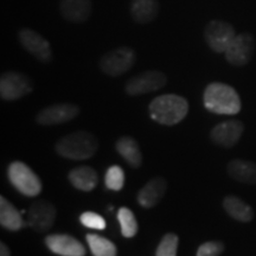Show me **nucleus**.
Returning <instances> with one entry per match:
<instances>
[{
  "label": "nucleus",
  "mask_w": 256,
  "mask_h": 256,
  "mask_svg": "<svg viewBox=\"0 0 256 256\" xmlns=\"http://www.w3.org/2000/svg\"><path fill=\"white\" fill-rule=\"evenodd\" d=\"M57 211L48 200H36L31 204L28 212V226L37 232H46L52 228Z\"/></svg>",
  "instance_id": "nucleus-11"
},
{
  "label": "nucleus",
  "mask_w": 256,
  "mask_h": 256,
  "mask_svg": "<svg viewBox=\"0 0 256 256\" xmlns=\"http://www.w3.org/2000/svg\"><path fill=\"white\" fill-rule=\"evenodd\" d=\"M151 118L165 126H174L185 119L188 112L186 98L177 94H165L156 98L148 106Z\"/></svg>",
  "instance_id": "nucleus-2"
},
{
  "label": "nucleus",
  "mask_w": 256,
  "mask_h": 256,
  "mask_svg": "<svg viewBox=\"0 0 256 256\" xmlns=\"http://www.w3.org/2000/svg\"><path fill=\"white\" fill-rule=\"evenodd\" d=\"M158 0H130V17L138 24H150L159 16Z\"/></svg>",
  "instance_id": "nucleus-17"
},
{
  "label": "nucleus",
  "mask_w": 256,
  "mask_h": 256,
  "mask_svg": "<svg viewBox=\"0 0 256 256\" xmlns=\"http://www.w3.org/2000/svg\"><path fill=\"white\" fill-rule=\"evenodd\" d=\"M69 180L78 190L89 192L94 190L98 183V174L92 168L80 166L69 172Z\"/></svg>",
  "instance_id": "nucleus-20"
},
{
  "label": "nucleus",
  "mask_w": 256,
  "mask_h": 256,
  "mask_svg": "<svg viewBox=\"0 0 256 256\" xmlns=\"http://www.w3.org/2000/svg\"><path fill=\"white\" fill-rule=\"evenodd\" d=\"M178 236L174 234H166L156 248V256H177Z\"/></svg>",
  "instance_id": "nucleus-26"
},
{
  "label": "nucleus",
  "mask_w": 256,
  "mask_h": 256,
  "mask_svg": "<svg viewBox=\"0 0 256 256\" xmlns=\"http://www.w3.org/2000/svg\"><path fill=\"white\" fill-rule=\"evenodd\" d=\"M168 190V182L164 178L156 177L147 182L138 194V202L144 208H153L160 203Z\"/></svg>",
  "instance_id": "nucleus-16"
},
{
  "label": "nucleus",
  "mask_w": 256,
  "mask_h": 256,
  "mask_svg": "<svg viewBox=\"0 0 256 256\" xmlns=\"http://www.w3.org/2000/svg\"><path fill=\"white\" fill-rule=\"evenodd\" d=\"M80 220L87 228L96 230H104L106 228V220L104 217L92 212V211H86V212H83L81 217H80Z\"/></svg>",
  "instance_id": "nucleus-27"
},
{
  "label": "nucleus",
  "mask_w": 256,
  "mask_h": 256,
  "mask_svg": "<svg viewBox=\"0 0 256 256\" xmlns=\"http://www.w3.org/2000/svg\"><path fill=\"white\" fill-rule=\"evenodd\" d=\"M136 56L132 48L120 46L106 52L100 58V70L110 78H118L132 69Z\"/></svg>",
  "instance_id": "nucleus-4"
},
{
  "label": "nucleus",
  "mask_w": 256,
  "mask_h": 256,
  "mask_svg": "<svg viewBox=\"0 0 256 256\" xmlns=\"http://www.w3.org/2000/svg\"><path fill=\"white\" fill-rule=\"evenodd\" d=\"M118 220L120 222L121 234L124 238H134L138 232V222L133 211L128 208H120L118 211Z\"/></svg>",
  "instance_id": "nucleus-24"
},
{
  "label": "nucleus",
  "mask_w": 256,
  "mask_h": 256,
  "mask_svg": "<svg viewBox=\"0 0 256 256\" xmlns=\"http://www.w3.org/2000/svg\"><path fill=\"white\" fill-rule=\"evenodd\" d=\"M115 148L119 154L128 162L133 168H140L142 164V154L140 146L133 138L122 136L115 144Z\"/></svg>",
  "instance_id": "nucleus-21"
},
{
  "label": "nucleus",
  "mask_w": 256,
  "mask_h": 256,
  "mask_svg": "<svg viewBox=\"0 0 256 256\" xmlns=\"http://www.w3.org/2000/svg\"><path fill=\"white\" fill-rule=\"evenodd\" d=\"M60 11L66 22L84 23L92 17V0H60Z\"/></svg>",
  "instance_id": "nucleus-15"
},
{
  "label": "nucleus",
  "mask_w": 256,
  "mask_h": 256,
  "mask_svg": "<svg viewBox=\"0 0 256 256\" xmlns=\"http://www.w3.org/2000/svg\"><path fill=\"white\" fill-rule=\"evenodd\" d=\"M168 83V78L159 70H147L133 76L124 86V90L130 96H140L154 92Z\"/></svg>",
  "instance_id": "nucleus-7"
},
{
  "label": "nucleus",
  "mask_w": 256,
  "mask_h": 256,
  "mask_svg": "<svg viewBox=\"0 0 256 256\" xmlns=\"http://www.w3.org/2000/svg\"><path fill=\"white\" fill-rule=\"evenodd\" d=\"M228 174L243 184L256 185V162L243 159H234L226 166Z\"/></svg>",
  "instance_id": "nucleus-18"
},
{
  "label": "nucleus",
  "mask_w": 256,
  "mask_h": 256,
  "mask_svg": "<svg viewBox=\"0 0 256 256\" xmlns=\"http://www.w3.org/2000/svg\"><path fill=\"white\" fill-rule=\"evenodd\" d=\"M80 114L78 106L74 104H57L42 110L36 115V122L40 126H55L69 122Z\"/></svg>",
  "instance_id": "nucleus-12"
},
{
  "label": "nucleus",
  "mask_w": 256,
  "mask_h": 256,
  "mask_svg": "<svg viewBox=\"0 0 256 256\" xmlns=\"http://www.w3.org/2000/svg\"><path fill=\"white\" fill-rule=\"evenodd\" d=\"M223 208L232 218L238 222L248 223L254 218V210L238 196H226L223 200Z\"/></svg>",
  "instance_id": "nucleus-19"
},
{
  "label": "nucleus",
  "mask_w": 256,
  "mask_h": 256,
  "mask_svg": "<svg viewBox=\"0 0 256 256\" xmlns=\"http://www.w3.org/2000/svg\"><path fill=\"white\" fill-rule=\"evenodd\" d=\"M0 256H11V252H10L8 247L5 244L4 242L0 243Z\"/></svg>",
  "instance_id": "nucleus-29"
},
{
  "label": "nucleus",
  "mask_w": 256,
  "mask_h": 256,
  "mask_svg": "<svg viewBox=\"0 0 256 256\" xmlns=\"http://www.w3.org/2000/svg\"><path fill=\"white\" fill-rule=\"evenodd\" d=\"M255 52V38L252 34H236L228 49L224 52L226 62L234 66H247L250 62Z\"/></svg>",
  "instance_id": "nucleus-9"
},
{
  "label": "nucleus",
  "mask_w": 256,
  "mask_h": 256,
  "mask_svg": "<svg viewBox=\"0 0 256 256\" xmlns=\"http://www.w3.org/2000/svg\"><path fill=\"white\" fill-rule=\"evenodd\" d=\"M235 37V28L226 20L212 19L204 28V40L208 46L217 54L226 52Z\"/></svg>",
  "instance_id": "nucleus-6"
},
{
  "label": "nucleus",
  "mask_w": 256,
  "mask_h": 256,
  "mask_svg": "<svg viewBox=\"0 0 256 256\" xmlns=\"http://www.w3.org/2000/svg\"><path fill=\"white\" fill-rule=\"evenodd\" d=\"M98 142L94 134L78 130L60 138L55 150L60 156L72 160H86L98 152Z\"/></svg>",
  "instance_id": "nucleus-3"
},
{
  "label": "nucleus",
  "mask_w": 256,
  "mask_h": 256,
  "mask_svg": "<svg viewBox=\"0 0 256 256\" xmlns=\"http://www.w3.org/2000/svg\"><path fill=\"white\" fill-rule=\"evenodd\" d=\"M18 40L22 46L37 60L42 63H50L52 60V49L50 43L38 32L24 28L18 32Z\"/></svg>",
  "instance_id": "nucleus-10"
},
{
  "label": "nucleus",
  "mask_w": 256,
  "mask_h": 256,
  "mask_svg": "<svg viewBox=\"0 0 256 256\" xmlns=\"http://www.w3.org/2000/svg\"><path fill=\"white\" fill-rule=\"evenodd\" d=\"M8 179L11 184L28 197H36L42 191V182L26 164L14 162L8 166Z\"/></svg>",
  "instance_id": "nucleus-5"
},
{
  "label": "nucleus",
  "mask_w": 256,
  "mask_h": 256,
  "mask_svg": "<svg viewBox=\"0 0 256 256\" xmlns=\"http://www.w3.org/2000/svg\"><path fill=\"white\" fill-rule=\"evenodd\" d=\"M104 183L112 191H120L124 184V170L120 166H112L107 170V174L104 177Z\"/></svg>",
  "instance_id": "nucleus-25"
},
{
  "label": "nucleus",
  "mask_w": 256,
  "mask_h": 256,
  "mask_svg": "<svg viewBox=\"0 0 256 256\" xmlns=\"http://www.w3.org/2000/svg\"><path fill=\"white\" fill-rule=\"evenodd\" d=\"M34 89L31 80L25 74L6 72L0 78V96L5 101H16L30 94Z\"/></svg>",
  "instance_id": "nucleus-8"
},
{
  "label": "nucleus",
  "mask_w": 256,
  "mask_h": 256,
  "mask_svg": "<svg viewBox=\"0 0 256 256\" xmlns=\"http://www.w3.org/2000/svg\"><path fill=\"white\" fill-rule=\"evenodd\" d=\"M204 106L211 113L235 115L241 110V98L232 86L222 82H212L206 88L203 95Z\"/></svg>",
  "instance_id": "nucleus-1"
},
{
  "label": "nucleus",
  "mask_w": 256,
  "mask_h": 256,
  "mask_svg": "<svg viewBox=\"0 0 256 256\" xmlns=\"http://www.w3.org/2000/svg\"><path fill=\"white\" fill-rule=\"evenodd\" d=\"M46 244L51 252L60 256H84L86 248L78 238L64 234H55L46 238Z\"/></svg>",
  "instance_id": "nucleus-14"
},
{
  "label": "nucleus",
  "mask_w": 256,
  "mask_h": 256,
  "mask_svg": "<svg viewBox=\"0 0 256 256\" xmlns=\"http://www.w3.org/2000/svg\"><path fill=\"white\" fill-rule=\"evenodd\" d=\"M86 238L94 256H116V247L110 240L96 234H88Z\"/></svg>",
  "instance_id": "nucleus-23"
},
{
  "label": "nucleus",
  "mask_w": 256,
  "mask_h": 256,
  "mask_svg": "<svg viewBox=\"0 0 256 256\" xmlns=\"http://www.w3.org/2000/svg\"><path fill=\"white\" fill-rule=\"evenodd\" d=\"M224 250V244L220 241H209L203 243L197 250L196 256H220Z\"/></svg>",
  "instance_id": "nucleus-28"
},
{
  "label": "nucleus",
  "mask_w": 256,
  "mask_h": 256,
  "mask_svg": "<svg viewBox=\"0 0 256 256\" xmlns=\"http://www.w3.org/2000/svg\"><path fill=\"white\" fill-rule=\"evenodd\" d=\"M0 224L10 232H18L25 226L19 211L4 196L0 197Z\"/></svg>",
  "instance_id": "nucleus-22"
},
{
  "label": "nucleus",
  "mask_w": 256,
  "mask_h": 256,
  "mask_svg": "<svg viewBox=\"0 0 256 256\" xmlns=\"http://www.w3.org/2000/svg\"><path fill=\"white\" fill-rule=\"evenodd\" d=\"M244 132V124L240 120L223 121L211 130L210 139L215 145L230 148L240 142Z\"/></svg>",
  "instance_id": "nucleus-13"
}]
</instances>
